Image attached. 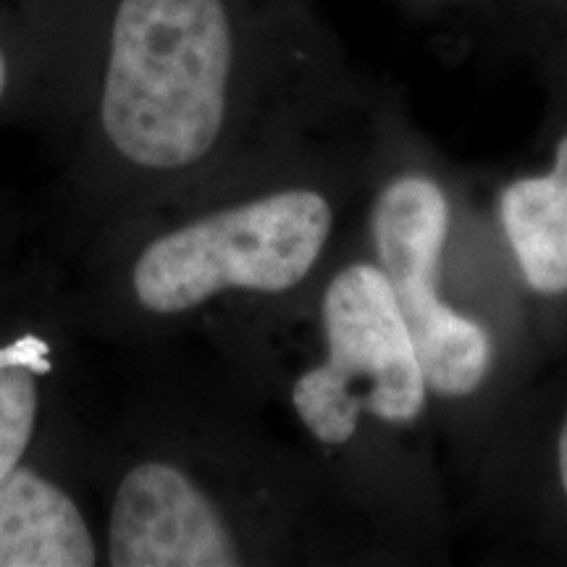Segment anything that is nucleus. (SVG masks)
I'll return each instance as SVG.
<instances>
[{
  "instance_id": "9d476101",
  "label": "nucleus",
  "mask_w": 567,
  "mask_h": 567,
  "mask_svg": "<svg viewBox=\"0 0 567 567\" xmlns=\"http://www.w3.org/2000/svg\"><path fill=\"white\" fill-rule=\"evenodd\" d=\"M481 27L505 51L534 61L567 48V0H486Z\"/></svg>"
},
{
  "instance_id": "9b49d317",
  "label": "nucleus",
  "mask_w": 567,
  "mask_h": 567,
  "mask_svg": "<svg viewBox=\"0 0 567 567\" xmlns=\"http://www.w3.org/2000/svg\"><path fill=\"white\" fill-rule=\"evenodd\" d=\"M48 3L51 0H32L24 11H19V17H13L9 9H0V105L24 82L34 48L32 13L45 9Z\"/></svg>"
},
{
  "instance_id": "6e6552de",
  "label": "nucleus",
  "mask_w": 567,
  "mask_h": 567,
  "mask_svg": "<svg viewBox=\"0 0 567 567\" xmlns=\"http://www.w3.org/2000/svg\"><path fill=\"white\" fill-rule=\"evenodd\" d=\"M101 549L80 505L19 465L0 484V567H90Z\"/></svg>"
},
{
  "instance_id": "f8f14e48",
  "label": "nucleus",
  "mask_w": 567,
  "mask_h": 567,
  "mask_svg": "<svg viewBox=\"0 0 567 567\" xmlns=\"http://www.w3.org/2000/svg\"><path fill=\"white\" fill-rule=\"evenodd\" d=\"M408 11L425 21H463L481 27L486 0H402Z\"/></svg>"
},
{
  "instance_id": "1a4fd4ad",
  "label": "nucleus",
  "mask_w": 567,
  "mask_h": 567,
  "mask_svg": "<svg viewBox=\"0 0 567 567\" xmlns=\"http://www.w3.org/2000/svg\"><path fill=\"white\" fill-rule=\"evenodd\" d=\"M40 417L34 360L21 344H0V484L21 465Z\"/></svg>"
},
{
  "instance_id": "0eeeda50",
  "label": "nucleus",
  "mask_w": 567,
  "mask_h": 567,
  "mask_svg": "<svg viewBox=\"0 0 567 567\" xmlns=\"http://www.w3.org/2000/svg\"><path fill=\"white\" fill-rule=\"evenodd\" d=\"M284 544L189 471L145 460L113 494L105 557L113 567H237L279 555Z\"/></svg>"
},
{
  "instance_id": "7ed1b4c3",
  "label": "nucleus",
  "mask_w": 567,
  "mask_h": 567,
  "mask_svg": "<svg viewBox=\"0 0 567 567\" xmlns=\"http://www.w3.org/2000/svg\"><path fill=\"white\" fill-rule=\"evenodd\" d=\"M457 189L446 161L408 122L373 176L360 231L421 354L455 494L517 396L505 342L460 308L446 287L444 255Z\"/></svg>"
},
{
  "instance_id": "f257e3e1",
  "label": "nucleus",
  "mask_w": 567,
  "mask_h": 567,
  "mask_svg": "<svg viewBox=\"0 0 567 567\" xmlns=\"http://www.w3.org/2000/svg\"><path fill=\"white\" fill-rule=\"evenodd\" d=\"M84 6L97 126L113 153L145 172L182 174L226 153L297 158L321 134L379 147L408 113L400 92L352 66L313 0Z\"/></svg>"
},
{
  "instance_id": "39448f33",
  "label": "nucleus",
  "mask_w": 567,
  "mask_h": 567,
  "mask_svg": "<svg viewBox=\"0 0 567 567\" xmlns=\"http://www.w3.org/2000/svg\"><path fill=\"white\" fill-rule=\"evenodd\" d=\"M455 502L484 557L567 567V350L505 410Z\"/></svg>"
},
{
  "instance_id": "f03ea898",
  "label": "nucleus",
  "mask_w": 567,
  "mask_h": 567,
  "mask_svg": "<svg viewBox=\"0 0 567 567\" xmlns=\"http://www.w3.org/2000/svg\"><path fill=\"white\" fill-rule=\"evenodd\" d=\"M313 292L318 352L287 400L318 467L389 563H446L460 517L434 396L363 237L334 255Z\"/></svg>"
},
{
  "instance_id": "423d86ee",
  "label": "nucleus",
  "mask_w": 567,
  "mask_h": 567,
  "mask_svg": "<svg viewBox=\"0 0 567 567\" xmlns=\"http://www.w3.org/2000/svg\"><path fill=\"white\" fill-rule=\"evenodd\" d=\"M530 66L544 92L530 158L542 161L496 179L484 213L465 195L513 281L544 373L567 350V48L536 55Z\"/></svg>"
},
{
  "instance_id": "20e7f679",
  "label": "nucleus",
  "mask_w": 567,
  "mask_h": 567,
  "mask_svg": "<svg viewBox=\"0 0 567 567\" xmlns=\"http://www.w3.org/2000/svg\"><path fill=\"white\" fill-rule=\"evenodd\" d=\"M381 161L237 195L155 237L132 268L140 308L184 316L224 297L284 302L310 289L334 260L347 205L368 195Z\"/></svg>"
}]
</instances>
